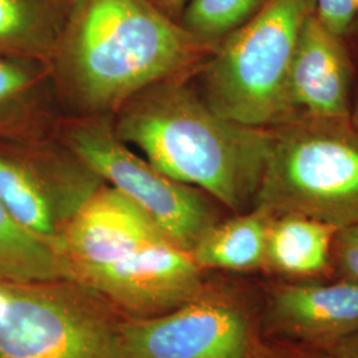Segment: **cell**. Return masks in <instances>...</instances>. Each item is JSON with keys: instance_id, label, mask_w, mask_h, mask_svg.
Returning <instances> with one entry per match:
<instances>
[{"instance_id": "22", "label": "cell", "mask_w": 358, "mask_h": 358, "mask_svg": "<svg viewBox=\"0 0 358 358\" xmlns=\"http://www.w3.org/2000/svg\"><path fill=\"white\" fill-rule=\"evenodd\" d=\"M333 358H358V332L346 337L331 350Z\"/></svg>"}, {"instance_id": "5", "label": "cell", "mask_w": 358, "mask_h": 358, "mask_svg": "<svg viewBox=\"0 0 358 358\" xmlns=\"http://www.w3.org/2000/svg\"><path fill=\"white\" fill-rule=\"evenodd\" d=\"M121 322L78 282L0 280V358H125Z\"/></svg>"}, {"instance_id": "7", "label": "cell", "mask_w": 358, "mask_h": 358, "mask_svg": "<svg viewBox=\"0 0 358 358\" xmlns=\"http://www.w3.org/2000/svg\"><path fill=\"white\" fill-rule=\"evenodd\" d=\"M71 153L122 192L167 238L192 254L217 220V210L199 189L170 178L136 155L103 122L80 124L68 131Z\"/></svg>"}, {"instance_id": "1", "label": "cell", "mask_w": 358, "mask_h": 358, "mask_svg": "<svg viewBox=\"0 0 358 358\" xmlns=\"http://www.w3.org/2000/svg\"><path fill=\"white\" fill-rule=\"evenodd\" d=\"M115 133L155 169L203 190L235 214L252 208L271 129L232 122L183 84L165 80L122 105Z\"/></svg>"}, {"instance_id": "8", "label": "cell", "mask_w": 358, "mask_h": 358, "mask_svg": "<svg viewBox=\"0 0 358 358\" xmlns=\"http://www.w3.org/2000/svg\"><path fill=\"white\" fill-rule=\"evenodd\" d=\"M72 280L131 317L167 313L199 296L207 284L192 254L169 239L149 244L113 264L76 271Z\"/></svg>"}, {"instance_id": "19", "label": "cell", "mask_w": 358, "mask_h": 358, "mask_svg": "<svg viewBox=\"0 0 358 358\" xmlns=\"http://www.w3.org/2000/svg\"><path fill=\"white\" fill-rule=\"evenodd\" d=\"M332 278L358 284V224L338 229L334 235Z\"/></svg>"}, {"instance_id": "3", "label": "cell", "mask_w": 358, "mask_h": 358, "mask_svg": "<svg viewBox=\"0 0 358 358\" xmlns=\"http://www.w3.org/2000/svg\"><path fill=\"white\" fill-rule=\"evenodd\" d=\"M251 210L268 217L301 215L337 229L358 224V131L352 122L294 117L271 129Z\"/></svg>"}, {"instance_id": "4", "label": "cell", "mask_w": 358, "mask_h": 358, "mask_svg": "<svg viewBox=\"0 0 358 358\" xmlns=\"http://www.w3.org/2000/svg\"><path fill=\"white\" fill-rule=\"evenodd\" d=\"M313 0H267L235 29L202 72V99L217 115L250 128L272 129L294 118L288 77Z\"/></svg>"}, {"instance_id": "11", "label": "cell", "mask_w": 358, "mask_h": 358, "mask_svg": "<svg viewBox=\"0 0 358 358\" xmlns=\"http://www.w3.org/2000/svg\"><path fill=\"white\" fill-rule=\"evenodd\" d=\"M164 239L138 206L113 186H100L69 219L59 243L73 279L76 271L113 264Z\"/></svg>"}, {"instance_id": "16", "label": "cell", "mask_w": 358, "mask_h": 358, "mask_svg": "<svg viewBox=\"0 0 358 358\" xmlns=\"http://www.w3.org/2000/svg\"><path fill=\"white\" fill-rule=\"evenodd\" d=\"M59 36V24L41 0H0V48L48 52Z\"/></svg>"}, {"instance_id": "24", "label": "cell", "mask_w": 358, "mask_h": 358, "mask_svg": "<svg viewBox=\"0 0 358 358\" xmlns=\"http://www.w3.org/2000/svg\"><path fill=\"white\" fill-rule=\"evenodd\" d=\"M350 122L358 131V94L356 100L353 101V109H352V115H350Z\"/></svg>"}, {"instance_id": "13", "label": "cell", "mask_w": 358, "mask_h": 358, "mask_svg": "<svg viewBox=\"0 0 358 358\" xmlns=\"http://www.w3.org/2000/svg\"><path fill=\"white\" fill-rule=\"evenodd\" d=\"M337 230L301 215L271 217L264 272L291 280L332 279V244Z\"/></svg>"}, {"instance_id": "18", "label": "cell", "mask_w": 358, "mask_h": 358, "mask_svg": "<svg viewBox=\"0 0 358 358\" xmlns=\"http://www.w3.org/2000/svg\"><path fill=\"white\" fill-rule=\"evenodd\" d=\"M32 69L20 62L0 60V117L17 108L35 85Z\"/></svg>"}, {"instance_id": "25", "label": "cell", "mask_w": 358, "mask_h": 358, "mask_svg": "<svg viewBox=\"0 0 358 358\" xmlns=\"http://www.w3.org/2000/svg\"><path fill=\"white\" fill-rule=\"evenodd\" d=\"M65 1H66V3H69L73 8H76V10L80 11V10H81V7L84 6V3H85L87 0H65Z\"/></svg>"}, {"instance_id": "17", "label": "cell", "mask_w": 358, "mask_h": 358, "mask_svg": "<svg viewBox=\"0 0 358 358\" xmlns=\"http://www.w3.org/2000/svg\"><path fill=\"white\" fill-rule=\"evenodd\" d=\"M267 0H190L183 28L207 45L243 26Z\"/></svg>"}, {"instance_id": "14", "label": "cell", "mask_w": 358, "mask_h": 358, "mask_svg": "<svg viewBox=\"0 0 358 358\" xmlns=\"http://www.w3.org/2000/svg\"><path fill=\"white\" fill-rule=\"evenodd\" d=\"M269 220L256 210L217 220L195 244L194 262L202 271H264Z\"/></svg>"}, {"instance_id": "20", "label": "cell", "mask_w": 358, "mask_h": 358, "mask_svg": "<svg viewBox=\"0 0 358 358\" xmlns=\"http://www.w3.org/2000/svg\"><path fill=\"white\" fill-rule=\"evenodd\" d=\"M315 15L334 35L344 38L358 19V0H313Z\"/></svg>"}, {"instance_id": "15", "label": "cell", "mask_w": 358, "mask_h": 358, "mask_svg": "<svg viewBox=\"0 0 358 358\" xmlns=\"http://www.w3.org/2000/svg\"><path fill=\"white\" fill-rule=\"evenodd\" d=\"M0 280L72 282L60 247L20 226L0 202Z\"/></svg>"}, {"instance_id": "10", "label": "cell", "mask_w": 358, "mask_h": 358, "mask_svg": "<svg viewBox=\"0 0 358 358\" xmlns=\"http://www.w3.org/2000/svg\"><path fill=\"white\" fill-rule=\"evenodd\" d=\"M103 179L76 155L36 165L0 155V202L24 229L60 247V236Z\"/></svg>"}, {"instance_id": "2", "label": "cell", "mask_w": 358, "mask_h": 358, "mask_svg": "<svg viewBox=\"0 0 358 358\" xmlns=\"http://www.w3.org/2000/svg\"><path fill=\"white\" fill-rule=\"evenodd\" d=\"M206 47L150 0H87L62 68L78 103L106 110L170 80Z\"/></svg>"}, {"instance_id": "9", "label": "cell", "mask_w": 358, "mask_h": 358, "mask_svg": "<svg viewBox=\"0 0 358 358\" xmlns=\"http://www.w3.org/2000/svg\"><path fill=\"white\" fill-rule=\"evenodd\" d=\"M358 332V284L343 279L272 278L262 288L260 333L331 353Z\"/></svg>"}, {"instance_id": "6", "label": "cell", "mask_w": 358, "mask_h": 358, "mask_svg": "<svg viewBox=\"0 0 358 358\" xmlns=\"http://www.w3.org/2000/svg\"><path fill=\"white\" fill-rule=\"evenodd\" d=\"M260 300L207 282L189 303L153 317L121 322L125 358H256Z\"/></svg>"}, {"instance_id": "12", "label": "cell", "mask_w": 358, "mask_h": 358, "mask_svg": "<svg viewBox=\"0 0 358 358\" xmlns=\"http://www.w3.org/2000/svg\"><path fill=\"white\" fill-rule=\"evenodd\" d=\"M352 65L343 38L310 13L301 27L288 77L294 117L350 121Z\"/></svg>"}, {"instance_id": "21", "label": "cell", "mask_w": 358, "mask_h": 358, "mask_svg": "<svg viewBox=\"0 0 358 358\" xmlns=\"http://www.w3.org/2000/svg\"><path fill=\"white\" fill-rule=\"evenodd\" d=\"M256 358H333V356L328 352L264 338Z\"/></svg>"}, {"instance_id": "23", "label": "cell", "mask_w": 358, "mask_h": 358, "mask_svg": "<svg viewBox=\"0 0 358 358\" xmlns=\"http://www.w3.org/2000/svg\"><path fill=\"white\" fill-rule=\"evenodd\" d=\"M159 6L165 7L170 11H177L179 8L183 7V4L187 1V0H155Z\"/></svg>"}]
</instances>
